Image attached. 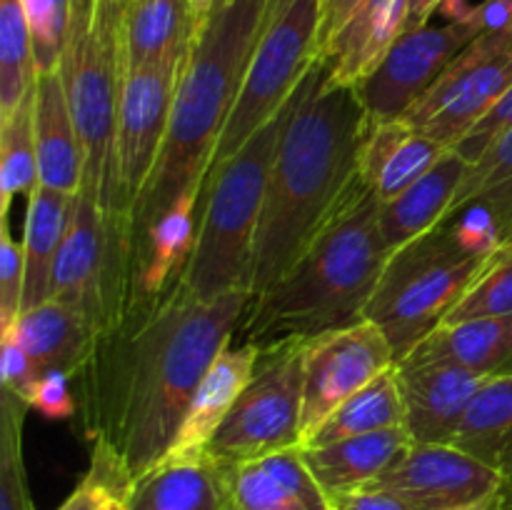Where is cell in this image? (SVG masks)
Here are the masks:
<instances>
[{"label": "cell", "instance_id": "obj_1", "mask_svg": "<svg viewBox=\"0 0 512 510\" xmlns=\"http://www.w3.org/2000/svg\"><path fill=\"white\" fill-rule=\"evenodd\" d=\"M250 298L240 290L203 300L183 283L130 298L75 378L90 445L110 450L133 480L168 458L200 380L233 343Z\"/></svg>", "mask_w": 512, "mask_h": 510}, {"label": "cell", "instance_id": "obj_2", "mask_svg": "<svg viewBox=\"0 0 512 510\" xmlns=\"http://www.w3.org/2000/svg\"><path fill=\"white\" fill-rule=\"evenodd\" d=\"M368 128L370 118L355 88L330 83L328 68L318 60L295 93L270 168L255 235L253 298L295 268L358 188Z\"/></svg>", "mask_w": 512, "mask_h": 510}, {"label": "cell", "instance_id": "obj_3", "mask_svg": "<svg viewBox=\"0 0 512 510\" xmlns=\"http://www.w3.org/2000/svg\"><path fill=\"white\" fill-rule=\"evenodd\" d=\"M270 5L273 0H230L215 5L213 13L200 23L180 70L158 168L130 218L135 263L155 220L185 193L203 190Z\"/></svg>", "mask_w": 512, "mask_h": 510}, {"label": "cell", "instance_id": "obj_4", "mask_svg": "<svg viewBox=\"0 0 512 510\" xmlns=\"http://www.w3.org/2000/svg\"><path fill=\"white\" fill-rule=\"evenodd\" d=\"M388 258L380 200L360 180L295 268L268 293L250 298L238 328L243 343L265 348L360 323Z\"/></svg>", "mask_w": 512, "mask_h": 510}, {"label": "cell", "instance_id": "obj_5", "mask_svg": "<svg viewBox=\"0 0 512 510\" xmlns=\"http://www.w3.org/2000/svg\"><path fill=\"white\" fill-rule=\"evenodd\" d=\"M298 93V90H295ZM295 98V95H293ZM293 98L228 160L208 170L200 190L198 233L185 268L183 288L195 298L218 300L250 293L255 235L280 135Z\"/></svg>", "mask_w": 512, "mask_h": 510}, {"label": "cell", "instance_id": "obj_6", "mask_svg": "<svg viewBox=\"0 0 512 510\" xmlns=\"http://www.w3.org/2000/svg\"><path fill=\"white\" fill-rule=\"evenodd\" d=\"M120 23H123V3L98 0L93 25L83 33L78 30L68 33L60 75L83 150L80 190L98 200L105 218L128 223L120 208L118 165H115L120 95L125 80Z\"/></svg>", "mask_w": 512, "mask_h": 510}, {"label": "cell", "instance_id": "obj_7", "mask_svg": "<svg viewBox=\"0 0 512 510\" xmlns=\"http://www.w3.org/2000/svg\"><path fill=\"white\" fill-rule=\"evenodd\" d=\"M493 255L465 248L453 220L445 218L438 228L390 253L365 320L383 330L395 358H408L448 320Z\"/></svg>", "mask_w": 512, "mask_h": 510}, {"label": "cell", "instance_id": "obj_8", "mask_svg": "<svg viewBox=\"0 0 512 510\" xmlns=\"http://www.w3.org/2000/svg\"><path fill=\"white\" fill-rule=\"evenodd\" d=\"M320 18L323 0H273L210 168L238 153L303 85L320 60Z\"/></svg>", "mask_w": 512, "mask_h": 510}, {"label": "cell", "instance_id": "obj_9", "mask_svg": "<svg viewBox=\"0 0 512 510\" xmlns=\"http://www.w3.org/2000/svg\"><path fill=\"white\" fill-rule=\"evenodd\" d=\"M305 343L308 340H283L260 348L253 378L215 430L205 455L218 465H235L303 448Z\"/></svg>", "mask_w": 512, "mask_h": 510}, {"label": "cell", "instance_id": "obj_10", "mask_svg": "<svg viewBox=\"0 0 512 510\" xmlns=\"http://www.w3.org/2000/svg\"><path fill=\"white\" fill-rule=\"evenodd\" d=\"M512 85V28L483 30L403 115L418 133L455 148Z\"/></svg>", "mask_w": 512, "mask_h": 510}, {"label": "cell", "instance_id": "obj_11", "mask_svg": "<svg viewBox=\"0 0 512 510\" xmlns=\"http://www.w3.org/2000/svg\"><path fill=\"white\" fill-rule=\"evenodd\" d=\"M395 363L393 345L373 320L310 338L303 355V445L335 408Z\"/></svg>", "mask_w": 512, "mask_h": 510}, {"label": "cell", "instance_id": "obj_12", "mask_svg": "<svg viewBox=\"0 0 512 510\" xmlns=\"http://www.w3.org/2000/svg\"><path fill=\"white\" fill-rule=\"evenodd\" d=\"M483 30L470 13L443 25H423L405 30L388 50L378 68L360 85H355L370 123L398 120L428 93L450 60Z\"/></svg>", "mask_w": 512, "mask_h": 510}, {"label": "cell", "instance_id": "obj_13", "mask_svg": "<svg viewBox=\"0 0 512 510\" xmlns=\"http://www.w3.org/2000/svg\"><path fill=\"white\" fill-rule=\"evenodd\" d=\"M183 63L185 60L135 70L123 80L115 165L120 208L128 223L158 168Z\"/></svg>", "mask_w": 512, "mask_h": 510}, {"label": "cell", "instance_id": "obj_14", "mask_svg": "<svg viewBox=\"0 0 512 510\" xmlns=\"http://www.w3.org/2000/svg\"><path fill=\"white\" fill-rule=\"evenodd\" d=\"M505 478L458 445L413 443L365 488L383 490L408 510H453L490 498Z\"/></svg>", "mask_w": 512, "mask_h": 510}, {"label": "cell", "instance_id": "obj_15", "mask_svg": "<svg viewBox=\"0 0 512 510\" xmlns=\"http://www.w3.org/2000/svg\"><path fill=\"white\" fill-rule=\"evenodd\" d=\"M405 405V428L415 443H455L475 393L488 378L448 360L408 358L395 363Z\"/></svg>", "mask_w": 512, "mask_h": 510}, {"label": "cell", "instance_id": "obj_16", "mask_svg": "<svg viewBox=\"0 0 512 510\" xmlns=\"http://www.w3.org/2000/svg\"><path fill=\"white\" fill-rule=\"evenodd\" d=\"M225 510H330L333 498L305 463L303 448L220 465Z\"/></svg>", "mask_w": 512, "mask_h": 510}, {"label": "cell", "instance_id": "obj_17", "mask_svg": "<svg viewBox=\"0 0 512 510\" xmlns=\"http://www.w3.org/2000/svg\"><path fill=\"white\" fill-rule=\"evenodd\" d=\"M200 30L193 0H128L120 43L125 75L188 58Z\"/></svg>", "mask_w": 512, "mask_h": 510}, {"label": "cell", "instance_id": "obj_18", "mask_svg": "<svg viewBox=\"0 0 512 510\" xmlns=\"http://www.w3.org/2000/svg\"><path fill=\"white\" fill-rule=\"evenodd\" d=\"M473 165L450 148L428 173L415 180L398 198L380 203V233L390 253L438 228L453 215L455 200L463 190Z\"/></svg>", "mask_w": 512, "mask_h": 510}, {"label": "cell", "instance_id": "obj_19", "mask_svg": "<svg viewBox=\"0 0 512 510\" xmlns=\"http://www.w3.org/2000/svg\"><path fill=\"white\" fill-rule=\"evenodd\" d=\"M33 128L38 183L65 195H78L83 188V150L60 70L43 73L35 80Z\"/></svg>", "mask_w": 512, "mask_h": 510}, {"label": "cell", "instance_id": "obj_20", "mask_svg": "<svg viewBox=\"0 0 512 510\" xmlns=\"http://www.w3.org/2000/svg\"><path fill=\"white\" fill-rule=\"evenodd\" d=\"M10 330L33 360L38 375L60 370L70 380L85 368L98 338V328L83 310L53 298L23 310Z\"/></svg>", "mask_w": 512, "mask_h": 510}, {"label": "cell", "instance_id": "obj_21", "mask_svg": "<svg viewBox=\"0 0 512 510\" xmlns=\"http://www.w3.org/2000/svg\"><path fill=\"white\" fill-rule=\"evenodd\" d=\"M405 20L408 0H365L320 55L330 83L348 88L363 83L405 33Z\"/></svg>", "mask_w": 512, "mask_h": 510}, {"label": "cell", "instance_id": "obj_22", "mask_svg": "<svg viewBox=\"0 0 512 510\" xmlns=\"http://www.w3.org/2000/svg\"><path fill=\"white\" fill-rule=\"evenodd\" d=\"M260 358V345L255 343H230L208 373L200 380L198 390H195L190 408L185 413L183 425L178 430L170 455H198L205 453L208 443L213 440L215 430L220 428L228 413L233 410L235 400L245 390L255 373V365Z\"/></svg>", "mask_w": 512, "mask_h": 510}, {"label": "cell", "instance_id": "obj_23", "mask_svg": "<svg viewBox=\"0 0 512 510\" xmlns=\"http://www.w3.org/2000/svg\"><path fill=\"white\" fill-rule=\"evenodd\" d=\"M123 510H225L223 470L210 455H170L130 485Z\"/></svg>", "mask_w": 512, "mask_h": 510}, {"label": "cell", "instance_id": "obj_24", "mask_svg": "<svg viewBox=\"0 0 512 510\" xmlns=\"http://www.w3.org/2000/svg\"><path fill=\"white\" fill-rule=\"evenodd\" d=\"M413 443L410 430L398 425V428L353 435L338 443L305 445L303 455L318 483L333 498L373 483Z\"/></svg>", "mask_w": 512, "mask_h": 510}, {"label": "cell", "instance_id": "obj_25", "mask_svg": "<svg viewBox=\"0 0 512 510\" xmlns=\"http://www.w3.org/2000/svg\"><path fill=\"white\" fill-rule=\"evenodd\" d=\"M410 355L448 360L488 380L512 375V315L440 325Z\"/></svg>", "mask_w": 512, "mask_h": 510}, {"label": "cell", "instance_id": "obj_26", "mask_svg": "<svg viewBox=\"0 0 512 510\" xmlns=\"http://www.w3.org/2000/svg\"><path fill=\"white\" fill-rule=\"evenodd\" d=\"M73 195L60 190L35 185L28 195V215H25L23 255H25V293L23 310L50 300L53 268L58 250L68 230Z\"/></svg>", "mask_w": 512, "mask_h": 510}, {"label": "cell", "instance_id": "obj_27", "mask_svg": "<svg viewBox=\"0 0 512 510\" xmlns=\"http://www.w3.org/2000/svg\"><path fill=\"white\" fill-rule=\"evenodd\" d=\"M453 445L498 470L512 485V375L485 380Z\"/></svg>", "mask_w": 512, "mask_h": 510}, {"label": "cell", "instance_id": "obj_28", "mask_svg": "<svg viewBox=\"0 0 512 510\" xmlns=\"http://www.w3.org/2000/svg\"><path fill=\"white\" fill-rule=\"evenodd\" d=\"M398 425H405V405L398 375H395V368H390L363 390L350 395L340 408H335L305 440V445L338 443V440L353 438V435L398 428Z\"/></svg>", "mask_w": 512, "mask_h": 510}, {"label": "cell", "instance_id": "obj_29", "mask_svg": "<svg viewBox=\"0 0 512 510\" xmlns=\"http://www.w3.org/2000/svg\"><path fill=\"white\" fill-rule=\"evenodd\" d=\"M33 33L20 0H0V118L13 113L35 88Z\"/></svg>", "mask_w": 512, "mask_h": 510}, {"label": "cell", "instance_id": "obj_30", "mask_svg": "<svg viewBox=\"0 0 512 510\" xmlns=\"http://www.w3.org/2000/svg\"><path fill=\"white\" fill-rule=\"evenodd\" d=\"M38 185V150L33 128V93L10 115L0 118V215L8 218L18 193L30 195Z\"/></svg>", "mask_w": 512, "mask_h": 510}, {"label": "cell", "instance_id": "obj_31", "mask_svg": "<svg viewBox=\"0 0 512 510\" xmlns=\"http://www.w3.org/2000/svg\"><path fill=\"white\" fill-rule=\"evenodd\" d=\"M28 405L0 393V510H35L23 463V418Z\"/></svg>", "mask_w": 512, "mask_h": 510}, {"label": "cell", "instance_id": "obj_32", "mask_svg": "<svg viewBox=\"0 0 512 510\" xmlns=\"http://www.w3.org/2000/svg\"><path fill=\"white\" fill-rule=\"evenodd\" d=\"M473 203H483L503 220L512 208V130L495 140L470 168L468 180L455 200V210Z\"/></svg>", "mask_w": 512, "mask_h": 510}, {"label": "cell", "instance_id": "obj_33", "mask_svg": "<svg viewBox=\"0 0 512 510\" xmlns=\"http://www.w3.org/2000/svg\"><path fill=\"white\" fill-rule=\"evenodd\" d=\"M90 465L55 510H123L133 478L110 450L90 445Z\"/></svg>", "mask_w": 512, "mask_h": 510}, {"label": "cell", "instance_id": "obj_34", "mask_svg": "<svg viewBox=\"0 0 512 510\" xmlns=\"http://www.w3.org/2000/svg\"><path fill=\"white\" fill-rule=\"evenodd\" d=\"M495 315H512V245L508 243L488 260L443 325Z\"/></svg>", "mask_w": 512, "mask_h": 510}, {"label": "cell", "instance_id": "obj_35", "mask_svg": "<svg viewBox=\"0 0 512 510\" xmlns=\"http://www.w3.org/2000/svg\"><path fill=\"white\" fill-rule=\"evenodd\" d=\"M450 148L440 145L438 140L428 138V135L413 133L403 140V143L395 148V153L390 155L388 163L380 170L378 180L373 185V193L378 195L380 203H388V200L398 198L403 190H408L415 180L423 178Z\"/></svg>", "mask_w": 512, "mask_h": 510}, {"label": "cell", "instance_id": "obj_36", "mask_svg": "<svg viewBox=\"0 0 512 510\" xmlns=\"http://www.w3.org/2000/svg\"><path fill=\"white\" fill-rule=\"evenodd\" d=\"M33 33L35 68L38 75L60 70L68 43L73 0H20Z\"/></svg>", "mask_w": 512, "mask_h": 510}, {"label": "cell", "instance_id": "obj_37", "mask_svg": "<svg viewBox=\"0 0 512 510\" xmlns=\"http://www.w3.org/2000/svg\"><path fill=\"white\" fill-rule=\"evenodd\" d=\"M25 255L23 240L10 235L8 218L0 225V333L10 330L23 313Z\"/></svg>", "mask_w": 512, "mask_h": 510}, {"label": "cell", "instance_id": "obj_38", "mask_svg": "<svg viewBox=\"0 0 512 510\" xmlns=\"http://www.w3.org/2000/svg\"><path fill=\"white\" fill-rule=\"evenodd\" d=\"M38 378L40 375L38 370H35L33 360L28 358V353H25L23 345L18 343L13 330L0 333V388H3L5 393L20 398L23 403H28L30 388H33V383Z\"/></svg>", "mask_w": 512, "mask_h": 510}, {"label": "cell", "instance_id": "obj_39", "mask_svg": "<svg viewBox=\"0 0 512 510\" xmlns=\"http://www.w3.org/2000/svg\"><path fill=\"white\" fill-rule=\"evenodd\" d=\"M508 130H512V85L505 90L503 98L488 110V115H485V118L480 120V123L475 125L453 150H458V153L473 165L475 160H478L495 140L503 138Z\"/></svg>", "mask_w": 512, "mask_h": 510}, {"label": "cell", "instance_id": "obj_40", "mask_svg": "<svg viewBox=\"0 0 512 510\" xmlns=\"http://www.w3.org/2000/svg\"><path fill=\"white\" fill-rule=\"evenodd\" d=\"M70 375L60 373V370H50V373H43L33 383L28 393V405L30 408L40 410L45 418L53 420H68L75 418L78 413V400L73 398L68 388Z\"/></svg>", "mask_w": 512, "mask_h": 510}, {"label": "cell", "instance_id": "obj_41", "mask_svg": "<svg viewBox=\"0 0 512 510\" xmlns=\"http://www.w3.org/2000/svg\"><path fill=\"white\" fill-rule=\"evenodd\" d=\"M330 510H408L398 498L375 488H358L350 493L333 495Z\"/></svg>", "mask_w": 512, "mask_h": 510}, {"label": "cell", "instance_id": "obj_42", "mask_svg": "<svg viewBox=\"0 0 512 510\" xmlns=\"http://www.w3.org/2000/svg\"><path fill=\"white\" fill-rule=\"evenodd\" d=\"M365 0H323V18H320V55L330 40L345 28L350 18L363 8Z\"/></svg>", "mask_w": 512, "mask_h": 510}, {"label": "cell", "instance_id": "obj_43", "mask_svg": "<svg viewBox=\"0 0 512 510\" xmlns=\"http://www.w3.org/2000/svg\"><path fill=\"white\" fill-rule=\"evenodd\" d=\"M443 5V0H408V20H405V30H418L428 25L430 15Z\"/></svg>", "mask_w": 512, "mask_h": 510}, {"label": "cell", "instance_id": "obj_44", "mask_svg": "<svg viewBox=\"0 0 512 510\" xmlns=\"http://www.w3.org/2000/svg\"><path fill=\"white\" fill-rule=\"evenodd\" d=\"M95 10H98V0H73V15H70V30H88L93 25ZM68 30V33H70Z\"/></svg>", "mask_w": 512, "mask_h": 510}, {"label": "cell", "instance_id": "obj_45", "mask_svg": "<svg viewBox=\"0 0 512 510\" xmlns=\"http://www.w3.org/2000/svg\"><path fill=\"white\" fill-rule=\"evenodd\" d=\"M508 498H510V485H505L503 490L493 493L490 498L478 500L473 505H463V508H453V510H508Z\"/></svg>", "mask_w": 512, "mask_h": 510}, {"label": "cell", "instance_id": "obj_46", "mask_svg": "<svg viewBox=\"0 0 512 510\" xmlns=\"http://www.w3.org/2000/svg\"><path fill=\"white\" fill-rule=\"evenodd\" d=\"M470 10L473 8L468 5V0H443V5H440V13H443L448 20L465 18Z\"/></svg>", "mask_w": 512, "mask_h": 510}, {"label": "cell", "instance_id": "obj_47", "mask_svg": "<svg viewBox=\"0 0 512 510\" xmlns=\"http://www.w3.org/2000/svg\"><path fill=\"white\" fill-rule=\"evenodd\" d=\"M215 5H218V0H193V8H195V13H198L200 23H203V20L213 13Z\"/></svg>", "mask_w": 512, "mask_h": 510}, {"label": "cell", "instance_id": "obj_48", "mask_svg": "<svg viewBox=\"0 0 512 510\" xmlns=\"http://www.w3.org/2000/svg\"><path fill=\"white\" fill-rule=\"evenodd\" d=\"M500 235H503V243L512 245V208L500 220Z\"/></svg>", "mask_w": 512, "mask_h": 510}, {"label": "cell", "instance_id": "obj_49", "mask_svg": "<svg viewBox=\"0 0 512 510\" xmlns=\"http://www.w3.org/2000/svg\"><path fill=\"white\" fill-rule=\"evenodd\" d=\"M508 510H512V485H510V498H508Z\"/></svg>", "mask_w": 512, "mask_h": 510}, {"label": "cell", "instance_id": "obj_50", "mask_svg": "<svg viewBox=\"0 0 512 510\" xmlns=\"http://www.w3.org/2000/svg\"><path fill=\"white\" fill-rule=\"evenodd\" d=\"M223 3H230V0H218V5H223Z\"/></svg>", "mask_w": 512, "mask_h": 510}, {"label": "cell", "instance_id": "obj_51", "mask_svg": "<svg viewBox=\"0 0 512 510\" xmlns=\"http://www.w3.org/2000/svg\"><path fill=\"white\" fill-rule=\"evenodd\" d=\"M120 3H128V0H120Z\"/></svg>", "mask_w": 512, "mask_h": 510}]
</instances>
